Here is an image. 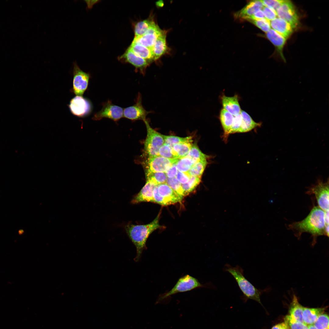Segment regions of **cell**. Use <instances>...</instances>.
Instances as JSON below:
<instances>
[{"label": "cell", "mask_w": 329, "mask_h": 329, "mask_svg": "<svg viewBox=\"0 0 329 329\" xmlns=\"http://www.w3.org/2000/svg\"><path fill=\"white\" fill-rule=\"evenodd\" d=\"M324 216L325 212L318 206H314L305 219L292 223L289 225L288 227L295 232V235L299 238L304 232L311 234L313 237L312 244L314 245L317 237L327 236Z\"/></svg>", "instance_id": "obj_1"}, {"label": "cell", "mask_w": 329, "mask_h": 329, "mask_svg": "<svg viewBox=\"0 0 329 329\" xmlns=\"http://www.w3.org/2000/svg\"><path fill=\"white\" fill-rule=\"evenodd\" d=\"M159 214L150 223L144 225L129 224L126 227V233L136 250V255L134 260L138 261L143 251L146 248V242L150 235L154 231L160 228Z\"/></svg>", "instance_id": "obj_2"}, {"label": "cell", "mask_w": 329, "mask_h": 329, "mask_svg": "<svg viewBox=\"0 0 329 329\" xmlns=\"http://www.w3.org/2000/svg\"><path fill=\"white\" fill-rule=\"evenodd\" d=\"M223 270L230 273L234 277L243 294L246 299H250L262 304L260 299L262 293L266 290L257 288L245 277L244 270L240 266L237 265L233 267L228 264L224 266Z\"/></svg>", "instance_id": "obj_3"}, {"label": "cell", "mask_w": 329, "mask_h": 329, "mask_svg": "<svg viewBox=\"0 0 329 329\" xmlns=\"http://www.w3.org/2000/svg\"><path fill=\"white\" fill-rule=\"evenodd\" d=\"M143 121L147 130L144 143V150L148 157L158 156L159 149L164 143L163 135L152 129L146 119Z\"/></svg>", "instance_id": "obj_4"}, {"label": "cell", "mask_w": 329, "mask_h": 329, "mask_svg": "<svg viewBox=\"0 0 329 329\" xmlns=\"http://www.w3.org/2000/svg\"><path fill=\"white\" fill-rule=\"evenodd\" d=\"M196 278L189 274L180 278L173 288L169 291L161 295L159 301L178 293L185 292L200 287H204Z\"/></svg>", "instance_id": "obj_5"}, {"label": "cell", "mask_w": 329, "mask_h": 329, "mask_svg": "<svg viewBox=\"0 0 329 329\" xmlns=\"http://www.w3.org/2000/svg\"><path fill=\"white\" fill-rule=\"evenodd\" d=\"M309 195L314 194L318 207L324 212L329 211V180L324 182L318 179L316 183L308 188L306 192Z\"/></svg>", "instance_id": "obj_6"}, {"label": "cell", "mask_w": 329, "mask_h": 329, "mask_svg": "<svg viewBox=\"0 0 329 329\" xmlns=\"http://www.w3.org/2000/svg\"><path fill=\"white\" fill-rule=\"evenodd\" d=\"M73 65V91L76 96H82L87 88L90 75L81 70L76 61Z\"/></svg>", "instance_id": "obj_7"}, {"label": "cell", "mask_w": 329, "mask_h": 329, "mask_svg": "<svg viewBox=\"0 0 329 329\" xmlns=\"http://www.w3.org/2000/svg\"><path fill=\"white\" fill-rule=\"evenodd\" d=\"M276 12L278 18L289 24L293 29L297 27L299 17L294 5L290 1L284 0Z\"/></svg>", "instance_id": "obj_8"}, {"label": "cell", "mask_w": 329, "mask_h": 329, "mask_svg": "<svg viewBox=\"0 0 329 329\" xmlns=\"http://www.w3.org/2000/svg\"><path fill=\"white\" fill-rule=\"evenodd\" d=\"M68 106L73 114L80 117L89 115L92 108L90 101L82 96H76L72 98Z\"/></svg>", "instance_id": "obj_9"}, {"label": "cell", "mask_w": 329, "mask_h": 329, "mask_svg": "<svg viewBox=\"0 0 329 329\" xmlns=\"http://www.w3.org/2000/svg\"><path fill=\"white\" fill-rule=\"evenodd\" d=\"M123 111L122 108L108 101L103 104L102 109L94 114L93 118L96 120L105 118L117 121L123 117Z\"/></svg>", "instance_id": "obj_10"}, {"label": "cell", "mask_w": 329, "mask_h": 329, "mask_svg": "<svg viewBox=\"0 0 329 329\" xmlns=\"http://www.w3.org/2000/svg\"><path fill=\"white\" fill-rule=\"evenodd\" d=\"M178 159H170L159 155L148 157L146 173L165 172Z\"/></svg>", "instance_id": "obj_11"}, {"label": "cell", "mask_w": 329, "mask_h": 329, "mask_svg": "<svg viewBox=\"0 0 329 329\" xmlns=\"http://www.w3.org/2000/svg\"><path fill=\"white\" fill-rule=\"evenodd\" d=\"M163 31L154 23L144 34L135 37L132 42L140 44L151 50L157 38Z\"/></svg>", "instance_id": "obj_12"}, {"label": "cell", "mask_w": 329, "mask_h": 329, "mask_svg": "<svg viewBox=\"0 0 329 329\" xmlns=\"http://www.w3.org/2000/svg\"><path fill=\"white\" fill-rule=\"evenodd\" d=\"M142 97L139 93L135 104L128 107L123 110V117L132 120L146 119V117L150 112L146 111L143 107L142 102Z\"/></svg>", "instance_id": "obj_13"}, {"label": "cell", "mask_w": 329, "mask_h": 329, "mask_svg": "<svg viewBox=\"0 0 329 329\" xmlns=\"http://www.w3.org/2000/svg\"><path fill=\"white\" fill-rule=\"evenodd\" d=\"M120 60L131 64L135 67L136 71H139L144 74L146 68L150 62L136 55L129 48L120 57Z\"/></svg>", "instance_id": "obj_14"}, {"label": "cell", "mask_w": 329, "mask_h": 329, "mask_svg": "<svg viewBox=\"0 0 329 329\" xmlns=\"http://www.w3.org/2000/svg\"><path fill=\"white\" fill-rule=\"evenodd\" d=\"M157 186L158 193L168 205L180 202L182 200L184 196L176 193L166 183Z\"/></svg>", "instance_id": "obj_15"}, {"label": "cell", "mask_w": 329, "mask_h": 329, "mask_svg": "<svg viewBox=\"0 0 329 329\" xmlns=\"http://www.w3.org/2000/svg\"><path fill=\"white\" fill-rule=\"evenodd\" d=\"M156 186L147 181L140 191L133 198L132 203L135 204L142 202H154L153 191Z\"/></svg>", "instance_id": "obj_16"}, {"label": "cell", "mask_w": 329, "mask_h": 329, "mask_svg": "<svg viewBox=\"0 0 329 329\" xmlns=\"http://www.w3.org/2000/svg\"><path fill=\"white\" fill-rule=\"evenodd\" d=\"M166 34L167 32L164 30L158 37L151 49L154 61L159 59L168 51L166 41Z\"/></svg>", "instance_id": "obj_17"}, {"label": "cell", "mask_w": 329, "mask_h": 329, "mask_svg": "<svg viewBox=\"0 0 329 329\" xmlns=\"http://www.w3.org/2000/svg\"><path fill=\"white\" fill-rule=\"evenodd\" d=\"M264 5L261 0L252 1L242 9L236 13L237 18L247 20L256 12L263 8Z\"/></svg>", "instance_id": "obj_18"}, {"label": "cell", "mask_w": 329, "mask_h": 329, "mask_svg": "<svg viewBox=\"0 0 329 329\" xmlns=\"http://www.w3.org/2000/svg\"><path fill=\"white\" fill-rule=\"evenodd\" d=\"M272 29L284 37L286 39L292 34L293 29L289 24L284 20L277 18L270 21Z\"/></svg>", "instance_id": "obj_19"}, {"label": "cell", "mask_w": 329, "mask_h": 329, "mask_svg": "<svg viewBox=\"0 0 329 329\" xmlns=\"http://www.w3.org/2000/svg\"><path fill=\"white\" fill-rule=\"evenodd\" d=\"M266 36L268 39L275 47L282 58L285 61V58L283 53V50L286 39L278 33L271 29L266 33Z\"/></svg>", "instance_id": "obj_20"}, {"label": "cell", "mask_w": 329, "mask_h": 329, "mask_svg": "<svg viewBox=\"0 0 329 329\" xmlns=\"http://www.w3.org/2000/svg\"><path fill=\"white\" fill-rule=\"evenodd\" d=\"M221 100L224 108L232 115L235 116L240 113L241 110L237 95L232 97L223 95Z\"/></svg>", "instance_id": "obj_21"}, {"label": "cell", "mask_w": 329, "mask_h": 329, "mask_svg": "<svg viewBox=\"0 0 329 329\" xmlns=\"http://www.w3.org/2000/svg\"><path fill=\"white\" fill-rule=\"evenodd\" d=\"M325 308H309L303 307L302 317L304 324L307 326L313 325L320 315L324 313Z\"/></svg>", "instance_id": "obj_22"}, {"label": "cell", "mask_w": 329, "mask_h": 329, "mask_svg": "<svg viewBox=\"0 0 329 329\" xmlns=\"http://www.w3.org/2000/svg\"><path fill=\"white\" fill-rule=\"evenodd\" d=\"M240 113L242 117V122L238 133L248 132L256 127L261 126V122L257 123L255 122L245 111L241 110Z\"/></svg>", "instance_id": "obj_23"}, {"label": "cell", "mask_w": 329, "mask_h": 329, "mask_svg": "<svg viewBox=\"0 0 329 329\" xmlns=\"http://www.w3.org/2000/svg\"><path fill=\"white\" fill-rule=\"evenodd\" d=\"M303 308V307L299 303L297 297L293 295L290 306L289 315L297 321L304 323L302 317Z\"/></svg>", "instance_id": "obj_24"}, {"label": "cell", "mask_w": 329, "mask_h": 329, "mask_svg": "<svg viewBox=\"0 0 329 329\" xmlns=\"http://www.w3.org/2000/svg\"><path fill=\"white\" fill-rule=\"evenodd\" d=\"M129 48L136 55L150 62L154 61L151 50L149 48L133 42Z\"/></svg>", "instance_id": "obj_25"}, {"label": "cell", "mask_w": 329, "mask_h": 329, "mask_svg": "<svg viewBox=\"0 0 329 329\" xmlns=\"http://www.w3.org/2000/svg\"><path fill=\"white\" fill-rule=\"evenodd\" d=\"M192 140L179 143L171 147L173 153L177 159L186 157L192 147Z\"/></svg>", "instance_id": "obj_26"}, {"label": "cell", "mask_w": 329, "mask_h": 329, "mask_svg": "<svg viewBox=\"0 0 329 329\" xmlns=\"http://www.w3.org/2000/svg\"><path fill=\"white\" fill-rule=\"evenodd\" d=\"M221 122L224 130L225 134H229L232 124L234 116L224 108L221 111L220 116Z\"/></svg>", "instance_id": "obj_27"}, {"label": "cell", "mask_w": 329, "mask_h": 329, "mask_svg": "<svg viewBox=\"0 0 329 329\" xmlns=\"http://www.w3.org/2000/svg\"><path fill=\"white\" fill-rule=\"evenodd\" d=\"M154 23V20L151 18L137 23L134 28L135 37L144 34Z\"/></svg>", "instance_id": "obj_28"}, {"label": "cell", "mask_w": 329, "mask_h": 329, "mask_svg": "<svg viewBox=\"0 0 329 329\" xmlns=\"http://www.w3.org/2000/svg\"><path fill=\"white\" fill-rule=\"evenodd\" d=\"M147 181L156 186L166 183L167 177L165 172H150L146 173Z\"/></svg>", "instance_id": "obj_29"}, {"label": "cell", "mask_w": 329, "mask_h": 329, "mask_svg": "<svg viewBox=\"0 0 329 329\" xmlns=\"http://www.w3.org/2000/svg\"><path fill=\"white\" fill-rule=\"evenodd\" d=\"M207 164V158L202 159L193 165L188 173L190 175L201 178Z\"/></svg>", "instance_id": "obj_30"}, {"label": "cell", "mask_w": 329, "mask_h": 329, "mask_svg": "<svg viewBox=\"0 0 329 329\" xmlns=\"http://www.w3.org/2000/svg\"><path fill=\"white\" fill-rule=\"evenodd\" d=\"M201 179L200 177L190 175L188 181L182 184L184 196L189 194L195 189L200 183Z\"/></svg>", "instance_id": "obj_31"}, {"label": "cell", "mask_w": 329, "mask_h": 329, "mask_svg": "<svg viewBox=\"0 0 329 329\" xmlns=\"http://www.w3.org/2000/svg\"><path fill=\"white\" fill-rule=\"evenodd\" d=\"M194 163L191 158L186 156L181 158L178 159L176 162V165L179 171L188 172Z\"/></svg>", "instance_id": "obj_32"}, {"label": "cell", "mask_w": 329, "mask_h": 329, "mask_svg": "<svg viewBox=\"0 0 329 329\" xmlns=\"http://www.w3.org/2000/svg\"><path fill=\"white\" fill-rule=\"evenodd\" d=\"M186 156L191 158L194 163L202 159L207 158L208 157L201 151L197 145L195 144H193Z\"/></svg>", "instance_id": "obj_33"}, {"label": "cell", "mask_w": 329, "mask_h": 329, "mask_svg": "<svg viewBox=\"0 0 329 329\" xmlns=\"http://www.w3.org/2000/svg\"><path fill=\"white\" fill-rule=\"evenodd\" d=\"M163 136L164 141V144L168 145L171 147L175 144L192 140V138L191 136L181 137L163 135Z\"/></svg>", "instance_id": "obj_34"}, {"label": "cell", "mask_w": 329, "mask_h": 329, "mask_svg": "<svg viewBox=\"0 0 329 329\" xmlns=\"http://www.w3.org/2000/svg\"><path fill=\"white\" fill-rule=\"evenodd\" d=\"M284 321L287 323L289 329H308L307 325L297 321L290 315L285 317Z\"/></svg>", "instance_id": "obj_35"}, {"label": "cell", "mask_w": 329, "mask_h": 329, "mask_svg": "<svg viewBox=\"0 0 329 329\" xmlns=\"http://www.w3.org/2000/svg\"><path fill=\"white\" fill-rule=\"evenodd\" d=\"M329 316L323 313L317 317L313 325L317 329H329Z\"/></svg>", "instance_id": "obj_36"}, {"label": "cell", "mask_w": 329, "mask_h": 329, "mask_svg": "<svg viewBox=\"0 0 329 329\" xmlns=\"http://www.w3.org/2000/svg\"><path fill=\"white\" fill-rule=\"evenodd\" d=\"M166 183L178 193L184 196L182 184L176 177L167 178Z\"/></svg>", "instance_id": "obj_37"}, {"label": "cell", "mask_w": 329, "mask_h": 329, "mask_svg": "<svg viewBox=\"0 0 329 329\" xmlns=\"http://www.w3.org/2000/svg\"><path fill=\"white\" fill-rule=\"evenodd\" d=\"M158 155L170 159H178L174 155L172 148L165 144L159 149Z\"/></svg>", "instance_id": "obj_38"}, {"label": "cell", "mask_w": 329, "mask_h": 329, "mask_svg": "<svg viewBox=\"0 0 329 329\" xmlns=\"http://www.w3.org/2000/svg\"><path fill=\"white\" fill-rule=\"evenodd\" d=\"M263 31L267 32L271 29L270 21L266 18L251 21Z\"/></svg>", "instance_id": "obj_39"}, {"label": "cell", "mask_w": 329, "mask_h": 329, "mask_svg": "<svg viewBox=\"0 0 329 329\" xmlns=\"http://www.w3.org/2000/svg\"><path fill=\"white\" fill-rule=\"evenodd\" d=\"M242 122V117L241 113L234 116L233 122L229 132V134L238 133L241 127Z\"/></svg>", "instance_id": "obj_40"}, {"label": "cell", "mask_w": 329, "mask_h": 329, "mask_svg": "<svg viewBox=\"0 0 329 329\" xmlns=\"http://www.w3.org/2000/svg\"><path fill=\"white\" fill-rule=\"evenodd\" d=\"M283 1L281 0H261V1L263 5L273 9L276 11L282 3Z\"/></svg>", "instance_id": "obj_41"}, {"label": "cell", "mask_w": 329, "mask_h": 329, "mask_svg": "<svg viewBox=\"0 0 329 329\" xmlns=\"http://www.w3.org/2000/svg\"><path fill=\"white\" fill-rule=\"evenodd\" d=\"M262 11L265 18L269 21L277 18L276 12L273 9L265 6L263 7Z\"/></svg>", "instance_id": "obj_42"}, {"label": "cell", "mask_w": 329, "mask_h": 329, "mask_svg": "<svg viewBox=\"0 0 329 329\" xmlns=\"http://www.w3.org/2000/svg\"><path fill=\"white\" fill-rule=\"evenodd\" d=\"M153 195L154 203H155L163 206L168 205L164 199L158 193L157 186H156L154 190Z\"/></svg>", "instance_id": "obj_43"}, {"label": "cell", "mask_w": 329, "mask_h": 329, "mask_svg": "<svg viewBox=\"0 0 329 329\" xmlns=\"http://www.w3.org/2000/svg\"><path fill=\"white\" fill-rule=\"evenodd\" d=\"M176 178L182 184L187 182L189 180L190 175L188 172H182L178 171Z\"/></svg>", "instance_id": "obj_44"}, {"label": "cell", "mask_w": 329, "mask_h": 329, "mask_svg": "<svg viewBox=\"0 0 329 329\" xmlns=\"http://www.w3.org/2000/svg\"><path fill=\"white\" fill-rule=\"evenodd\" d=\"M176 162L173 164L165 172L167 178H172L176 177L178 172L176 165Z\"/></svg>", "instance_id": "obj_45"}, {"label": "cell", "mask_w": 329, "mask_h": 329, "mask_svg": "<svg viewBox=\"0 0 329 329\" xmlns=\"http://www.w3.org/2000/svg\"><path fill=\"white\" fill-rule=\"evenodd\" d=\"M264 18H265L263 12L262 10H260L257 11L253 15L251 16L248 20L251 21L253 20Z\"/></svg>", "instance_id": "obj_46"}, {"label": "cell", "mask_w": 329, "mask_h": 329, "mask_svg": "<svg viewBox=\"0 0 329 329\" xmlns=\"http://www.w3.org/2000/svg\"><path fill=\"white\" fill-rule=\"evenodd\" d=\"M271 329H289L287 323L284 322L278 324L274 326Z\"/></svg>", "instance_id": "obj_47"}, {"label": "cell", "mask_w": 329, "mask_h": 329, "mask_svg": "<svg viewBox=\"0 0 329 329\" xmlns=\"http://www.w3.org/2000/svg\"><path fill=\"white\" fill-rule=\"evenodd\" d=\"M308 329H317L313 325L308 326Z\"/></svg>", "instance_id": "obj_48"}]
</instances>
